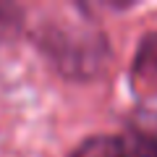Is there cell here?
<instances>
[{
  "label": "cell",
  "mask_w": 157,
  "mask_h": 157,
  "mask_svg": "<svg viewBox=\"0 0 157 157\" xmlns=\"http://www.w3.org/2000/svg\"><path fill=\"white\" fill-rule=\"evenodd\" d=\"M34 42L45 58L73 81H89L105 71L110 45L92 21L73 18H42L34 29Z\"/></svg>",
  "instance_id": "1"
},
{
  "label": "cell",
  "mask_w": 157,
  "mask_h": 157,
  "mask_svg": "<svg viewBox=\"0 0 157 157\" xmlns=\"http://www.w3.org/2000/svg\"><path fill=\"white\" fill-rule=\"evenodd\" d=\"M68 157H157V136L139 128L89 136Z\"/></svg>",
  "instance_id": "2"
},
{
  "label": "cell",
  "mask_w": 157,
  "mask_h": 157,
  "mask_svg": "<svg viewBox=\"0 0 157 157\" xmlns=\"http://www.w3.org/2000/svg\"><path fill=\"white\" fill-rule=\"evenodd\" d=\"M131 89L147 107L157 110V32L144 34L131 63Z\"/></svg>",
  "instance_id": "3"
},
{
  "label": "cell",
  "mask_w": 157,
  "mask_h": 157,
  "mask_svg": "<svg viewBox=\"0 0 157 157\" xmlns=\"http://www.w3.org/2000/svg\"><path fill=\"white\" fill-rule=\"evenodd\" d=\"M24 26V11L13 3H0V45H6L21 32Z\"/></svg>",
  "instance_id": "4"
}]
</instances>
